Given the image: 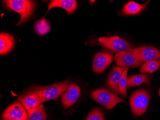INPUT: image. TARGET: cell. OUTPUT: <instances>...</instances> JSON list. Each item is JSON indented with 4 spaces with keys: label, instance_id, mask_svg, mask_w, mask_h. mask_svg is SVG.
<instances>
[{
    "label": "cell",
    "instance_id": "obj_1",
    "mask_svg": "<svg viewBox=\"0 0 160 120\" xmlns=\"http://www.w3.org/2000/svg\"><path fill=\"white\" fill-rule=\"evenodd\" d=\"M69 86L68 81H64L48 86H32L30 89L37 92L42 103L50 100L58 99L66 91Z\"/></svg>",
    "mask_w": 160,
    "mask_h": 120
},
{
    "label": "cell",
    "instance_id": "obj_2",
    "mask_svg": "<svg viewBox=\"0 0 160 120\" xmlns=\"http://www.w3.org/2000/svg\"><path fill=\"white\" fill-rule=\"evenodd\" d=\"M3 2L9 9L20 14V19L17 25L23 24L30 18L36 7L35 2L29 0H7Z\"/></svg>",
    "mask_w": 160,
    "mask_h": 120
},
{
    "label": "cell",
    "instance_id": "obj_3",
    "mask_svg": "<svg viewBox=\"0 0 160 120\" xmlns=\"http://www.w3.org/2000/svg\"><path fill=\"white\" fill-rule=\"evenodd\" d=\"M149 93L145 89H139L129 97L130 108L134 115L140 116L146 112L150 103Z\"/></svg>",
    "mask_w": 160,
    "mask_h": 120
},
{
    "label": "cell",
    "instance_id": "obj_4",
    "mask_svg": "<svg viewBox=\"0 0 160 120\" xmlns=\"http://www.w3.org/2000/svg\"><path fill=\"white\" fill-rule=\"evenodd\" d=\"M91 95L94 101L108 110H111L119 103L125 102L118 96L108 89H98L92 92Z\"/></svg>",
    "mask_w": 160,
    "mask_h": 120
},
{
    "label": "cell",
    "instance_id": "obj_5",
    "mask_svg": "<svg viewBox=\"0 0 160 120\" xmlns=\"http://www.w3.org/2000/svg\"><path fill=\"white\" fill-rule=\"evenodd\" d=\"M101 45L108 49L113 52L132 50L133 47L124 39L118 36L101 37L98 39Z\"/></svg>",
    "mask_w": 160,
    "mask_h": 120
},
{
    "label": "cell",
    "instance_id": "obj_6",
    "mask_svg": "<svg viewBox=\"0 0 160 120\" xmlns=\"http://www.w3.org/2000/svg\"><path fill=\"white\" fill-rule=\"evenodd\" d=\"M4 120H28V111L19 102H15L6 108L2 115Z\"/></svg>",
    "mask_w": 160,
    "mask_h": 120
},
{
    "label": "cell",
    "instance_id": "obj_7",
    "mask_svg": "<svg viewBox=\"0 0 160 120\" xmlns=\"http://www.w3.org/2000/svg\"><path fill=\"white\" fill-rule=\"evenodd\" d=\"M116 65L118 67L128 68H138L142 65L136 57L132 50L118 52L115 56Z\"/></svg>",
    "mask_w": 160,
    "mask_h": 120
},
{
    "label": "cell",
    "instance_id": "obj_8",
    "mask_svg": "<svg viewBox=\"0 0 160 120\" xmlns=\"http://www.w3.org/2000/svg\"><path fill=\"white\" fill-rule=\"evenodd\" d=\"M113 60V55L110 51L103 50L94 55L92 63V69L97 74H101L111 65Z\"/></svg>",
    "mask_w": 160,
    "mask_h": 120
},
{
    "label": "cell",
    "instance_id": "obj_9",
    "mask_svg": "<svg viewBox=\"0 0 160 120\" xmlns=\"http://www.w3.org/2000/svg\"><path fill=\"white\" fill-rule=\"evenodd\" d=\"M138 61L143 63L160 60V50L152 46H141L132 50Z\"/></svg>",
    "mask_w": 160,
    "mask_h": 120
},
{
    "label": "cell",
    "instance_id": "obj_10",
    "mask_svg": "<svg viewBox=\"0 0 160 120\" xmlns=\"http://www.w3.org/2000/svg\"><path fill=\"white\" fill-rule=\"evenodd\" d=\"M127 68L121 67H113L109 74L106 85L118 96H121L118 89V84L123 72Z\"/></svg>",
    "mask_w": 160,
    "mask_h": 120
},
{
    "label": "cell",
    "instance_id": "obj_11",
    "mask_svg": "<svg viewBox=\"0 0 160 120\" xmlns=\"http://www.w3.org/2000/svg\"><path fill=\"white\" fill-rule=\"evenodd\" d=\"M81 95V90L79 86L75 84L69 86L62 96V103L65 108H70L77 102Z\"/></svg>",
    "mask_w": 160,
    "mask_h": 120
},
{
    "label": "cell",
    "instance_id": "obj_12",
    "mask_svg": "<svg viewBox=\"0 0 160 120\" xmlns=\"http://www.w3.org/2000/svg\"><path fill=\"white\" fill-rule=\"evenodd\" d=\"M18 100L27 111L34 109L42 104L38 94L31 89L29 90L26 94L19 97Z\"/></svg>",
    "mask_w": 160,
    "mask_h": 120
},
{
    "label": "cell",
    "instance_id": "obj_13",
    "mask_svg": "<svg viewBox=\"0 0 160 120\" xmlns=\"http://www.w3.org/2000/svg\"><path fill=\"white\" fill-rule=\"evenodd\" d=\"M77 1L75 0H52L48 5V12L55 7H61L68 13V15L72 14L77 9Z\"/></svg>",
    "mask_w": 160,
    "mask_h": 120
},
{
    "label": "cell",
    "instance_id": "obj_14",
    "mask_svg": "<svg viewBox=\"0 0 160 120\" xmlns=\"http://www.w3.org/2000/svg\"><path fill=\"white\" fill-rule=\"evenodd\" d=\"M14 39L10 34L1 33L0 35V55H5L13 48Z\"/></svg>",
    "mask_w": 160,
    "mask_h": 120
},
{
    "label": "cell",
    "instance_id": "obj_15",
    "mask_svg": "<svg viewBox=\"0 0 160 120\" xmlns=\"http://www.w3.org/2000/svg\"><path fill=\"white\" fill-rule=\"evenodd\" d=\"M149 2L148 1L145 4H141L133 1L129 2L122 8V13L125 15H135L141 13L144 10Z\"/></svg>",
    "mask_w": 160,
    "mask_h": 120
},
{
    "label": "cell",
    "instance_id": "obj_16",
    "mask_svg": "<svg viewBox=\"0 0 160 120\" xmlns=\"http://www.w3.org/2000/svg\"><path fill=\"white\" fill-rule=\"evenodd\" d=\"M146 83L148 85L151 84V79L150 76L146 74L133 75L128 78L127 88L139 86L142 84Z\"/></svg>",
    "mask_w": 160,
    "mask_h": 120
},
{
    "label": "cell",
    "instance_id": "obj_17",
    "mask_svg": "<svg viewBox=\"0 0 160 120\" xmlns=\"http://www.w3.org/2000/svg\"><path fill=\"white\" fill-rule=\"evenodd\" d=\"M28 120H46L47 119V114L42 104L34 109L28 111Z\"/></svg>",
    "mask_w": 160,
    "mask_h": 120
},
{
    "label": "cell",
    "instance_id": "obj_18",
    "mask_svg": "<svg viewBox=\"0 0 160 120\" xmlns=\"http://www.w3.org/2000/svg\"><path fill=\"white\" fill-rule=\"evenodd\" d=\"M160 68V60H154L145 62L142 65L140 69L141 73L152 74Z\"/></svg>",
    "mask_w": 160,
    "mask_h": 120
},
{
    "label": "cell",
    "instance_id": "obj_19",
    "mask_svg": "<svg viewBox=\"0 0 160 120\" xmlns=\"http://www.w3.org/2000/svg\"><path fill=\"white\" fill-rule=\"evenodd\" d=\"M50 27L45 18L41 19L36 22L35 30L36 33L40 36L45 35L49 32Z\"/></svg>",
    "mask_w": 160,
    "mask_h": 120
},
{
    "label": "cell",
    "instance_id": "obj_20",
    "mask_svg": "<svg viewBox=\"0 0 160 120\" xmlns=\"http://www.w3.org/2000/svg\"><path fill=\"white\" fill-rule=\"evenodd\" d=\"M128 69L127 68L122 74V76L118 84V89L121 96L126 97L127 96V88L128 78L127 74Z\"/></svg>",
    "mask_w": 160,
    "mask_h": 120
},
{
    "label": "cell",
    "instance_id": "obj_21",
    "mask_svg": "<svg viewBox=\"0 0 160 120\" xmlns=\"http://www.w3.org/2000/svg\"><path fill=\"white\" fill-rule=\"evenodd\" d=\"M85 120H106L103 111L100 109L96 108L90 112Z\"/></svg>",
    "mask_w": 160,
    "mask_h": 120
},
{
    "label": "cell",
    "instance_id": "obj_22",
    "mask_svg": "<svg viewBox=\"0 0 160 120\" xmlns=\"http://www.w3.org/2000/svg\"><path fill=\"white\" fill-rule=\"evenodd\" d=\"M94 1H91L90 3H93L94 2Z\"/></svg>",
    "mask_w": 160,
    "mask_h": 120
},
{
    "label": "cell",
    "instance_id": "obj_23",
    "mask_svg": "<svg viewBox=\"0 0 160 120\" xmlns=\"http://www.w3.org/2000/svg\"><path fill=\"white\" fill-rule=\"evenodd\" d=\"M159 96H160V90H159Z\"/></svg>",
    "mask_w": 160,
    "mask_h": 120
}]
</instances>
